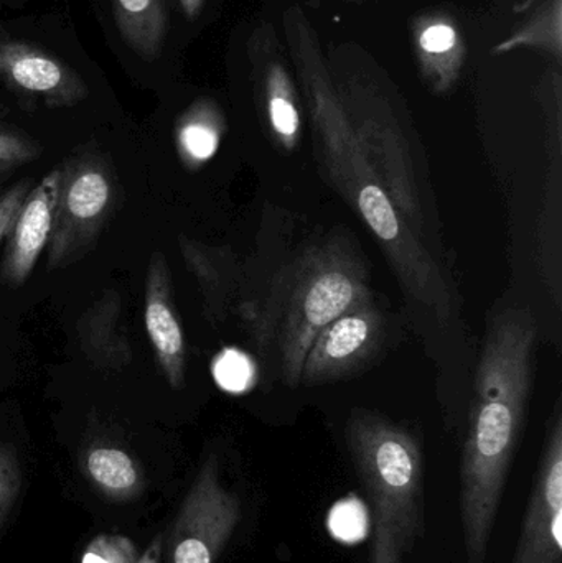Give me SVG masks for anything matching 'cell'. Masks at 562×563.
<instances>
[{
	"label": "cell",
	"mask_w": 562,
	"mask_h": 563,
	"mask_svg": "<svg viewBox=\"0 0 562 563\" xmlns=\"http://www.w3.org/2000/svg\"><path fill=\"white\" fill-rule=\"evenodd\" d=\"M538 323L527 308L498 311L475 376V402L461 460V508L469 563H484L524 433L533 386Z\"/></svg>",
	"instance_id": "6da1fadb"
},
{
	"label": "cell",
	"mask_w": 562,
	"mask_h": 563,
	"mask_svg": "<svg viewBox=\"0 0 562 563\" xmlns=\"http://www.w3.org/2000/svg\"><path fill=\"white\" fill-rule=\"evenodd\" d=\"M372 297L368 269L349 240L327 238L304 247L277 271L246 318L257 353L273 357L287 387L300 386L304 361L317 334L363 298Z\"/></svg>",
	"instance_id": "7a4b0ae2"
},
{
	"label": "cell",
	"mask_w": 562,
	"mask_h": 563,
	"mask_svg": "<svg viewBox=\"0 0 562 563\" xmlns=\"http://www.w3.org/2000/svg\"><path fill=\"white\" fill-rule=\"evenodd\" d=\"M345 442L373 509L372 563H405L425 534V470L416 437L373 412L352 413Z\"/></svg>",
	"instance_id": "3957f363"
},
{
	"label": "cell",
	"mask_w": 562,
	"mask_h": 563,
	"mask_svg": "<svg viewBox=\"0 0 562 563\" xmlns=\"http://www.w3.org/2000/svg\"><path fill=\"white\" fill-rule=\"evenodd\" d=\"M241 518L240 498L224 488L220 462L210 455L185 496L170 538L167 563H214Z\"/></svg>",
	"instance_id": "277c9868"
},
{
	"label": "cell",
	"mask_w": 562,
	"mask_h": 563,
	"mask_svg": "<svg viewBox=\"0 0 562 563\" xmlns=\"http://www.w3.org/2000/svg\"><path fill=\"white\" fill-rule=\"evenodd\" d=\"M386 321L372 297L327 324L304 361L300 386L316 387L352 376L375 360L385 343Z\"/></svg>",
	"instance_id": "5b68a950"
},
{
	"label": "cell",
	"mask_w": 562,
	"mask_h": 563,
	"mask_svg": "<svg viewBox=\"0 0 562 563\" xmlns=\"http://www.w3.org/2000/svg\"><path fill=\"white\" fill-rule=\"evenodd\" d=\"M95 158H78L62 170L49 266L68 263L95 241L112 201L111 180Z\"/></svg>",
	"instance_id": "8992f818"
},
{
	"label": "cell",
	"mask_w": 562,
	"mask_h": 563,
	"mask_svg": "<svg viewBox=\"0 0 562 563\" xmlns=\"http://www.w3.org/2000/svg\"><path fill=\"white\" fill-rule=\"evenodd\" d=\"M562 561V412L560 404L547 427L520 538L511 563Z\"/></svg>",
	"instance_id": "52a82bcc"
},
{
	"label": "cell",
	"mask_w": 562,
	"mask_h": 563,
	"mask_svg": "<svg viewBox=\"0 0 562 563\" xmlns=\"http://www.w3.org/2000/svg\"><path fill=\"white\" fill-rule=\"evenodd\" d=\"M0 82L53 108H69L89 95L85 79L71 66L46 49L16 40L0 38Z\"/></svg>",
	"instance_id": "ba28073f"
},
{
	"label": "cell",
	"mask_w": 562,
	"mask_h": 563,
	"mask_svg": "<svg viewBox=\"0 0 562 563\" xmlns=\"http://www.w3.org/2000/svg\"><path fill=\"white\" fill-rule=\"evenodd\" d=\"M62 168L49 172L36 187H32L7 234L3 254V282L19 287L35 269L36 261L52 238L58 203Z\"/></svg>",
	"instance_id": "9c48e42d"
},
{
	"label": "cell",
	"mask_w": 562,
	"mask_h": 563,
	"mask_svg": "<svg viewBox=\"0 0 562 563\" xmlns=\"http://www.w3.org/2000/svg\"><path fill=\"white\" fill-rule=\"evenodd\" d=\"M144 318L162 374L172 389H181L187 373V346L175 310L170 271L162 253H154L148 264Z\"/></svg>",
	"instance_id": "30bf717a"
},
{
	"label": "cell",
	"mask_w": 562,
	"mask_h": 563,
	"mask_svg": "<svg viewBox=\"0 0 562 563\" xmlns=\"http://www.w3.org/2000/svg\"><path fill=\"white\" fill-rule=\"evenodd\" d=\"M540 276L557 308L562 303V170L557 161L548 170L537 224Z\"/></svg>",
	"instance_id": "8fae6325"
},
{
	"label": "cell",
	"mask_w": 562,
	"mask_h": 563,
	"mask_svg": "<svg viewBox=\"0 0 562 563\" xmlns=\"http://www.w3.org/2000/svg\"><path fill=\"white\" fill-rule=\"evenodd\" d=\"M85 470L92 485L112 501H132L144 489L141 468L125 450L96 445L85 456Z\"/></svg>",
	"instance_id": "7c38bea8"
},
{
	"label": "cell",
	"mask_w": 562,
	"mask_h": 563,
	"mask_svg": "<svg viewBox=\"0 0 562 563\" xmlns=\"http://www.w3.org/2000/svg\"><path fill=\"white\" fill-rule=\"evenodd\" d=\"M114 19L125 45L144 62H154L165 36L164 0H114Z\"/></svg>",
	"instance_id": "4fadbf2b"
},
{
	"label": "cell",
	"mask_w": 562,
	"mask_h": 563,
	"mask_svg": "<svg viewBox=\"0 0 562 563\" xmlns=\"http://www.w3.org/2000/svg\"><path fill=\"white\" fill-rule=\"evenodd\" d=\"M221 132L207 109H191L177 128V147L185 165L198 167L210 161L220 147Z\"/></svg>",
	"instance_id": "5bb4252c"
},
{
	"label": "cell",
	"mask_w": 562,
	"mask_h": 563,
	"mask_svg": "<svg viewBox=\"0 0 562 563\" xmlns=\"http://www.w3.org/2000/svg\"><path fill=\"white\" fill-rule=\"evenodd\" d=\"M137 548L121 534H99L86 545L81 563H135Z\"/></svg>",
	"instance_id": "9a60e30c"
},
{
	"label": "cell",
	"mask_w": 562,
	"mask_h": 563,
	"mask_svg": "<svg viewBox=\"0 0 562 563\" xmlns=\"http://www.w3.org/2000/svg\"><path fill=\"white\" fill-rule=\"evenodd\" d=\"M213 376L221 389L243 393L253 380V364L236 350H224L213 363Z\"/></svg>",
	"instance_id": "2e32d148"
},
{
	"label": "cell",
	"mask_w": 562,
	"mask_h": 563,
	"mask_svg": "<svg viewBox=\"0 0 562 563\" xmlns=\"http://www.w3.org/2000/svg\"><path fill=\"white\" fill-rule=\"evenodd\" d=\"M269 122L283 147L293 151L299 135L300 119L296 106L287 96L271 95Z\"/></svg>",
	"instance_id": "e0dca14e"
},
{
	"label": "cell",
	"mask_w": 562,
	"mask_h": 563,
	"mask_svg": "<svg viewBox=\"0 0 562 563\" xmlns=\"http://www.w3.org/2000/svg\"><path fill=\"white\" fill-rule=\"evenodd\" d=\"M22 485L19 456L10 445H0V529L12 511Z\"/></svg>",
	"instance_id": "ac0fdd59"
},
{
	"label": "cell",
	"mask_w": 562,
	"mask_h": 563,
	"mask_svg": "<svg viewBox=\"0 0 562 563\" xmlns=\"http://www.w3.org/2000/svg\"><path fill=\"white\" fill-rule=\"evenodd\" d=\"M38 155V147L30 139L0 128V167L20 165Z\"/></svg>",
	"instance_id": "d6986e66"
},
{
	"label": "cell",
	"mask_w": 562,
	"mask_h": 563,
	"mask_svg": "<svg viewBox=\"0 0 562 563\" xmlns=\"http://www.w3.org/2000/svg\"><path fill=\"white\" fill-rule=\"evenodd\" d=\"M30 190H32L30 181H20L15 187L0 191V244L9 234L16 213H19L20 207H22Z\"/></svg>",
	"instance_id": "ffe728a7"
},
{
	"label": "cell",
	"mask_w": 562,
	"mask_h": 563,
	"mask_svg": "<svg viewBox=\"0 0 562 563\" xmlns=\"http://www.w3.org/2000/svg\"><path fill=\"white\" fill-rule=\"evenodd\" d=\"M458 42L455 30L449 25H432L421 35V46L429 53L449 52Z\"/></svg>",
	"instance_id": "44dd1931"
},
{
	"label": "cell",
	"mask_w": 562,
	"mask_h": 563,
	"mask_svg": "<svg viewBox=\"0 0 562 563\" xmlns=\"http://www.w3.org/2000/svg\"><path fill=\"white\" fill-rule=\"evenodd\" d=\"M165 554V534L155 536L154 541L148 544V548L139 555L135 563H162V558Z\"/></svg>",
	"instance_id": "7402d4cb"
},
{
	"label": "cell",
	"mask_w": 562,
	"mask_h": 563,
	"mask_svg": "<svg viewBox=\"0 0 562 563\" xmlns=\"http://www.w3.org/2000/svg\"><path fill=\"white\" fill-rule=\"evenodd\" d=\"M180 2L181 7H184V10L188 13V15H195L197 10L200 9L201 0H180Z\"/></svg>",
	"instance_id": "603a6c76"
}]
</instances>
